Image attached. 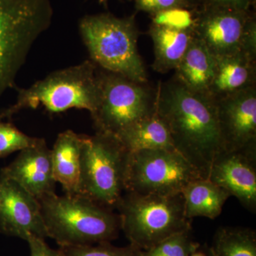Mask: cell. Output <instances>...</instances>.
<instances>
[{
	"label": "cell",
	"mask_w": 256,
	"mask_h": 256,
	"mask_svg": "<svg viewBox=\"0 0 256 256\" xmlns=\"http://www.w3.org/2000/svg\"><path fill=\"white\" fill-rule=\"evenodd\" d=\"M154 46L152 68L165 74L175 70L194 37V32L151 24L148 32Z\"/></svg>",
	"instance_id": "obj_18"
},
{
	"label": "cell",
	"mask_w": 256,
	"mask_h": 256,
	"mask_svg": "<svg viewBox=\"0 0 256 256\" xmlns=\"http://www.w3.org/2000/svg\"><path fill=\"white\" fill-rule=\"evenodd\" d=\"M196 13L188 8H172L151 14L152 24L181 31L194 30Z\"/></svg>",
	"instance_id": "obj_24"
},
{
	"label": "cell",
	"mask_w": 256,
	"mask_h": 256,
	"mask_svg": "<svg viewBox=\"0 0 256 256\" xmlns=\"http://www.w3.org/2000/svg\"><path fill=\"white\" fill-rule=\"evenodd\" d=\"M62 256H144V250L129 244L117 247L111 242H99L92 245L60 246Z\"/></svg>",
	"instance_id": "obj_22"
},
{
	"label": "cell",
	"mask_w": 256,
	"mask_h": 256,
	"mask_svg": "<svg viewBox=\"0 0 256 256\" xmlns=\"http://www.w3.org/2000/svg\"><path fill=\"white\" fill-rule=\"evenodd\" d=\"M53 18L50 0H0V98L16 88L32 47Z\"/></svg>",
	"instance_id": "obj_5"
},
{
	"label": "cell",
	"mask_w": 256,
	"mask_h": 256,
	"mask_svg": "<svg viewBox=\"0 0 256 256\" xmlns=\"http://www.w3.org/2000/svg\"><path fill=\"white\" fill-rule=\"evenodd\" d=\"M116 137L129 152L146 150H176L169 130L156 112L138 121Z\"/></svg>",
	"instance_id": "obj_19"
},
{
	"label": "cell",
	"mask_w": 256,
	"mask_h": 256,
	"mask_svg": "<svg viewBox=\"0 0 256 256\" xmlns=\"http://www.w3.org/2000/svg\"><path fill=\"white\" fill-rule=\"evenodd\" d=\"M215 100L224 150L256 146V86Z\"/></svg>",
	"instance_id": "obj_13"
},
{
	"label": "cell",
	"mask_w": 256,
	"mask_h": 256,
	"mask_svg": "<svg viewBox=\"0 0 256 256\" xmlns=\"http://www.w3.org/2000/svg\"><path fill=\"white\" fill-rule=\"evenodd\" d=\"M0 176L13 180L40 200L55 194L50 150L43 138L20 152L16 159L2 168Z\"/></svg>",
	"instance_id": "obj_14"
},
{
	"label": "cell",
	"mask_w": 256,
	"mask_h": 256,
	"mask_svg": "<svg viewBox=\"0 0 256 256\" xmlns=\"http://www.w3.org/2000/svg\"><path fill=\"white\" fill-rule=\"evenodd\" d=\"M207 178L256 213V146L222 152L212 162Z\"/></svg>",
	"instance_id": "obj_11"
},
{
	"label": "cell",
	"mask_w": 256,
	"mask_h": 256,
	"mask_svg": "<svg viewBox=\"0 0 256 256\" xmlns=\"http://www.w3.org/2000/svg\"><path fill=\"white\" fill-rule=\"evenodd\" d=\"M240 52L252 62H256V20L254 14H249L244 26Z\"/></svg>",
	"instance_id": "obj_26"
},
{
	"label": "cell",
	"mask_w": 256,
	"mask_h": 256,
	"mask_svg": "<svg viewBox=\"0 0 256 256\" xmlns=\"http://www.w3.org/2000/svg\"><path fill=\"white\" fill-rule=\"evenodd\" d=\"M78 28L90 60L98 67L134 82H148L146 66L138 52L140 32L134 15H86L79 22Z\"/></svg>",
	"instance_id": "obj_4"
},
{
	"label": "cell",
	"mask_w": 256,
	"mask_h": 256,
	"mask_svg": "<svg viewBox=\"0 0 256 256\" xmlns=\"http://www.w3.org/2000/svg\"><path fill=\"white\" fill-rule=\"evenodd\" d=\"M156 112L176 150L207 178L216 156L224 151L215 99L188 90L174 78L158 85Z\"/></svg>",
	"instance_id": "obj_1"
},
{
	"label": "cell",
	"mask_w": 256,
	"mask_h": 256,
	"mask_svg": "<svg viewBox=\"0 0 256 256\" xmlns=\"http://www.w3.org/2000/svg\"><path fill=\"white\" fill-rule=\"evenodd\" d=\"M129 156V152L112 134H82L78 196L116 208L126 192Z\"/></svg>",
	"instance_id": "obj_7"
},
{
	"label": "cell",
	"mask_w": 256,
	"mask_h": 256,
	"mask_svg": "<svg viewBox=\"0 0 256 256\" xmlns=\"http://www.w3.org/2000/svg\"><path fill=\"white\" fill-rule=\"evenodd\" d=\"M136 8L151 15L172 8H192L186 0H136Z\"/></svg>",
	"instance_id": "obj_27"
},
{
	"label": "cell",
	"mask_w": 256,
	"mask_h": 256,
	"mask_svg": "<svg viewBox=\"0 0 256 256\" xmlns=\"http://www.w3.org/2000/svg\"><path fill=\"white\" fill-rule=\"evenodd\" d=\"M26 242L30 246V256H62L60 249H52L45 242V239L30 236Z\"/></svg>",
	"instance_id": "obj_28"
},
{
	"label": "cell",
	"mask_w": 256,
	"mask_h": 256,
	"mask_svg": "<svg viewBox=\"0 0 256 256\" xmlns=\"http://www.w3.org/2000/svg\"><path fill=\"white\" fill-rule=\"evenodd\" d=\"M38 202L47 235L60 247L111 242L118 237L119 215L92 200L55 193Z\"/></svg>",
	"instance_id": "obj_3"
},
{
	"label": "cell",
	"mask_w": 256,
	"mask_h": 256,
	"mask_svg": "<svg viewBox=\"0 0 256 256\" xmlns=\"http://www.w3.org/2000/svg\"><path fill=\"white\" fill-rule=\"evenodd\" d=\"M216 256H256V234L240 227H220L212 246Z\"/></svg>",
	"instance_id": "obj_21"
},
{
	"label": "cell",
	"mask_w": 256,
	"mask_h": 256,
	"mask_svg": "<svg viewBox=\"0 0 256 256\" xmlns=\"http://www.w3.org/2000/svg\"><path fill=\"white\" fill-rule=\"evenodd\" d=\"M255 0H208L207 4L218 5L232 9L248 11Z\"/></svg>",
	"instance_id": "obj_29"
},
{
	"label": "cell",
	"mask_w": 256,
	"mask_h": 256,
	"mask_svg": "<svg viewBox=\"0 0 256 256\" xmlns=\"http://www.w3.org/2000/svg\"><path fill=\"white\" fill-rule=\"evenodd\" d=\"M192 8L197 6H203L208 3V0H186Z\"/></svg>",
	"instance_id": "obj_31"
},
{
	"label": "cell",
	"mask_w": 256,
	"mask_h": 256,
	"mask_svg": "<svg viewBox=\"0 0 256 256\" xmlns=\"http://www.w3.org/2000/svg\"><path fill=\"white\" fill-rule=\"evenodd\" d=\"M200 178H204L200 172L176 150L134 152H130L126 192L142 195L176 194Z\"/></svg>",
	"instance_id": "obj_9"
},
{
	"label": "cell",
	"mask_w": 256,
	"mask_h": 256,
	"mask_svg": "<svg viewBox=\"0 0 256 256\" xmlns=\"http://www.w3.org/2000/svg\"><path fill=\"white\" fill-rule=\"evenodd\" d=\"M248 11L206 4L197 12L194 36L215 57L240 52V44Z\"/></svg>",
	"instance_id": "obj_12"
},
{
	"label": "cell",
	"mask_w": 256,
	"mask_h": 256,
	"mask_svg": "<svg viewBox=\"0 0 256 256\" xmlns=\"http://www.w3.org/2000/svg\"><path fill=\"white\" fill-rule=\"evenodd\" d=\"M98 67L90 60L50 74L26 88H16L12 105L0 112V120L11 119L26 109L42 106L50 114L70 109L89 111L94 116L100 102L101 80Z\"/></svg>",
	"instance_id": "obj_2"
},
{
	"label": "cell",
	"mask_w": 256,
	"mask_h": 256,
	"mask_svg": "<svg viewBox=\"0 0 256 256\" xmlns=\"http://www.w3.org/2000/svg\"><path fill=\"white\" fill-rule=\"evenodd\" d=\"M100 102L92 116L96 132L117 136L156 114V90L118 74L100 72Z\"/></svg>",
	"instance_id": "obj_8"
},
{
	"label": "cell",
	"mask_w": 256,
	"mask_h": 256,
	"mask_svg": "<svg viewBox=\"0 0 256 256\" xmlns=\"http://www.w3.org/2000/svg\"><path fill=\"white\" fill-rule=\"evenodd\" d=\"M256 86V62L240 52L216 57V72L208 94L215 100Z\"/></svg>",
	"instance_id": "obj_16"
},
{
	"label": "cell",
	"mask_w": 256,
	"mask_h": 256,
	"mask_svg": "<svg viewBox=\"0 0 256 256\" xmlns=\"http://www.w3.org/2000/svg\"><path fill=\"white\" fill-rule=\"evenodd\" d=\"M38 138L30 137L14 124L0 120V159L32 146Z\"/></svg>",
	"instance_id": "obj_25"
},
{
	"label": "cell",
	"mask_w": 256,
	"mask_h": 256,
	"mask_svg": "<svg viewBox=\"0 0 256 256\" xmlns=\"http://www.w3.org/2000/svg\"><path fill=\"white\" fill-rule=\"evenodd\" d=\"M174 70V78L184 86L193 92L208 94L214 78L216 57L194 36Z\"/></svg>",
	"instance_id": "obj_17"
},
{
	"label": "cell",
	"mask_w": 256,
	"mask_h": 256,
	"mask_svg": "<svg viewBox=\"0 0 256 256\" xmlns=\"http://www.w3.org/2000/svg\"><path fill=\"white\" fill-rule=\"evenodd\" d=\"M192 236V230L174 234L144 250V256H190L200 246Z\"/></svg>",
	"instance_id": "obj_23"
},
{
	"label": "cell",
	"mask_w": 256,
	"mask_h": 256,
	"mask_svg": "<svg viewBox=\"0 0 256 256\" xmlns=\"http://www.w3.org/2000/svg\"><path fill=\"white\" fill-rule=\"evenodd\" d=\"M82 134L72 130L60 132L50 150L56 182L60 184L66 195H78Z\"/></svg>",
	"instance_id": "obj_15"
},
{
	"label": "cell",
	"mask_w": 256,
	"mask_h": 256,
	"mask_svg": "<svg viewBox=\"0 0 256 256\" xmlns=\"http://www.w3.org/2000/svg\"><path fill=\"white\" fill-rule=\"evenodd\" d=\"M116 208L130 244L142 250L174 234L192 230L182 193L142 195L126 192Z\"/></svg>",
	"instance_id": "obj_6"
},
{
	"label": "cell",
	"mask_w": 256,
	"mask_h": 256,
	"mask_svg": "<svg viewBox=\"0 0 256 256\" xmlns=\"http://www.w3.org/2000/svg\"><path fill=\"white\" fill-rule=\"evenodd\" d=\"M109 0H98L100 4L104 5V6H106L107 5L108 2Z\"/></svg>",
	"instance_id": "obj_32"
},
{
	"label": "cell",
	"mask_w": 256,
	"mask_h": 256,
	"mask_svg": "<svg viewBox=\"0 0 256 256\" xmlns=\"http://www.w3.org/2000/svg\"><path fill=\"white\" fill-rule=\"evenodd\" d=\"M190 256H216V254L212 246H208L206 244H200V246L192 252Z\"/></svg>",
	"instance_id": "obj_30"
},
{
	"label": "cell",
	"mask_w": 256,
	"mask_h": 256,
	"mask_svg": "<svg viewBox=\"0 0 256 256\" xmlns=\"http://www.w3.org/2000/svg\"><path fill=\"white\" fill-rule=\"evenodd\" d=\"M0 233L26 240L48 237L36 197L13 180L0 176Z\"/></svg>",
	"instance_id": "obj_10"
},
{
	"label": "cell",
	"mask_w": 256,
	"mask_h": 256,
	"mask_svg": "<svg viewBox=\"0 0 256 256\" xmlns=\"http://www.w3.org/2000/svg\"><path fill=\"white\" fill-rule=\"evenodd\" d=\"M182 194L186 216L192 220L198 216L215 220L230 196L228 192L206 178L191 182L183 190Z\"/></svg>",
	"instance_id": "obj_20"
}]
</instances>
